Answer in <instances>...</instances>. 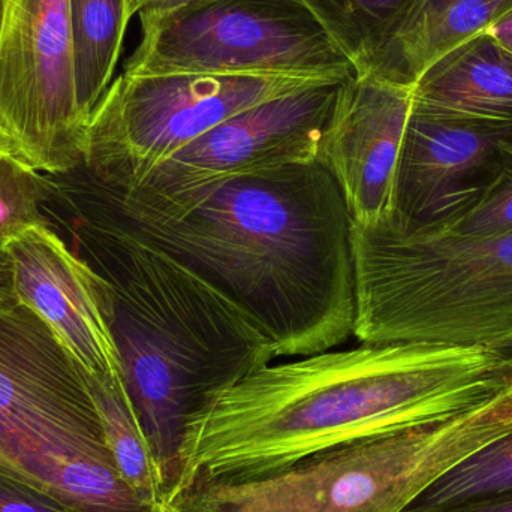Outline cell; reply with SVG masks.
Masks as SVG:
<instances>
[{
  "label": "cell",
  "mask_w": 512,
  "mask_h": 512,
  "mask_svg": "<svg viewBox=\"0 0 512 512\" xmlns=\"http://www.w3.org/2000/svg\"><path fill=\"white\" fill-rule=\"evenodd\" d=\"M57 177L218 289L254 321L276 358L331 351L354 337V221L322 162L170 192L116 191L81 165Z\"/></svg>",
  "instance_id": "6da1fadb"
},
{
  "label": "cell",
  "mask_w": 512,
  "mask_h": 512,
  "mask_svg": "<svg viewBox=\"0 0 512 512\" xmlns=\"http://www.w3.org/2000/svg\"><path fill=\"white\" fill-rule=\"evenodd\" d=\"M511 388V361L487 348L360 343L267 364L201 421L192 471L256 477L459 414Z\"/></svg>",
  "instance_id": "7a4b0ae2"
},
{
  "label": "cell",
  "mask_w": 512,
  "mask_h": 512,
  "mask_svg": "<svg viewBox=\"0 0 512 512\" xmlns=\"http://www.w3.org/2000/svg\"><path fill=\"white\" fill-rule=\"evenodd\" d=\"M72 251L107 283L120 378L158 475L164 507L192 471L194 436L222 394L273 363L267 337L224 294L132 236L56 176Z\"/></svg>",
  "instance_id": "3957f363"
},
{
  "label": "cell",
  "mask_w": 512,
  "mask_h": 512,
  "mask_svg": "<svg viewBox=\"0 0 512 512\" xmlns=\"http://www.w3.org/2000/svg\"><path fill=\"white\" fill-rule=\"evenodd\" d=\"M360 343L487 348L512 337V234L354 224Z\"/></svg>",
  "instance_id": "277c9868"
},
{
  "label": "cell",
  "mask_w": 512,
  "mask_h": 512,
  "mask_svg": "<svg viewBox=\"0 0 512 512\" xmlns=\"http://www.w3.org/2000/svg\"><path fill=\"white\" fill-rule=\"evenodd\" d=\"M0 474L68 512H162L120 474L83 367L23 304L0 312Z\"/></svg>",
  "instance_id": "5b68a950"
},
{
  "label": "cell",
  "mask_w": 512,
  "mask_h": 512,
  "mask_svg": "<svg viewBox=\"0 0 512 512\" xmlns=\"http://www.w3.org/2000/svg\"><path fill=\"white\" fill-rule=\"evenodd\" d=\"M512 430V388L423 426L310 454L256 477L195 469L162 512H403L430 484Z\"/></svg>",
  "instance_id": "8992f818"
},
{
  "label": "cell",
  "mask_w": 512,
  "mask_h": 512,
  "mask_svg": "<svg viewBox=\"0 0 512 512\" xmlns=\"http://www.w3.org/2000/svg\"><path fill=\"white\" fill-rule=\"evenodd\" d=\"M126 74H212L346 80L351 62L301 0H206L141 18Z\"/></svg>",
  "instance_id": "52a82bcc"
},
{
  "label": "cell",
  "mask_w": 512,
  "mask_h": 512,
  "mask_svg": "<svg viewBox=\"0 0 512 512\" xmlns=\"http://www.w3.org/2000/svg\"><path fill=\"white\" fill-rule=\"evenodd\" d=\"M312 83L319 81L123 72L90 116L81 167L108 188L131 191L165 159L234 114Z\"/></svg>",
  "instance_id": "ba28073f"
},
{
  "label": "cell",
  "mask_w": 512,
  "mask_h": 512,
  "mask_svg": "<svg viewBox=\"0 0 512 512\" xmlns=\"http://www.w3.org/2000/svg\"><path fill=\"white\" fill-rule=\"evenodd\" d=\"M89 120L78 102L69 0H3L0 134L42 174L83 162Z\"/></svg>",
  "instance_id": "9c48e42d"
},
{
  "label": "cell",
  "mask_w": 512,
  "mask_h": 512,
  "mask_svg": "<svg viewBox=\"0 0 512 512\" xmlns=\"http://www.w3.org/2000/svg\"><path fill=\"white\" fill-rule=\"evenodd\" d=\"M349 78L312 83L234 114L165 159L131 191H182L319 161L325 132Z\"/></svg>",
  "instance_id": "30bf717a"
},
{
  "label": "cell",
  "mask_w": 512,
  "mask_h": 512,
  "mask_svg": "<svg viewBox=\"0 0 512 512\" xmlns=\"http://www.w3.org/2000/svg\"><path fill=\"white\" fill-rule=\"evenodd\" d=\"M512 126L411 111L391 224L442 231L465 218L486 194L504 159Z\"/></svg>",
  "instance_id": "8fae6325"
},
{
  "label": "cell",
  "mask_w": 512,
  "mask_h": 512,
  "mask_svg": "<svg viewBox=\"0 0 512 512\" xmlns=\"http://www.w3.org/2000/svg\"><path fill=\"white\" fill-rule=\"evenodd\" d=\"M411 111V87L372 74H354L343 86L319 162L339 183L355 225L379 227L394 218Z\"/></svg>",
  "instance_id": "7c38bea8"
},
{
  "label": "cell",
  "mask_w": 512,
  "mask_h": 512,
  "mask_svg": "<svg viewBox=\"0 0 512 512\" xmlns=\"http://www.w3.org/2000/svg\"><path fill=\"white\" fill-rule=\"evenodd\" d=\"M5 246L18 303L39 316L87 375L120 378L105 280L51 227L29 228Z\"/></svg>",
  "instance_id": "4fadbf2b"
},
{
  "label": "cell",
  "mask_w": 512,
  "mask_h": 512,
  "mask_svg": "<svg viewBox=\"0 0 512 512\" xmlns=\"http://www.w3.org/2000/svg\"><path fill=\"white\" fill-rule=\"evenodd\" d=\"M412 110L512 126V54L487 32L469 39L418 78Z\"/></svg>",
  "instance_id": "5bb4252c"
},
{
  "label": "cell",
  "mask_w": 512,
  "mask_h": 512,
  "mask_svg": "<svg viewBox=\"0 0 512 512\" xmlns=\"http://www.w3.org/2000/svg\"><path fill=\"white\" fill-rule=\"evenodd\" d=\"M511 9L512 0H415L393 41L361 74L412 89L433 63Z\"/></svg>",
  "instance_id": "9a60e30c"
},
{
  "label": "cell",
  "mask_w": 512,
  "mask_h": 512,
  "mask_svg": "<svg viewBox=\"0 0 512 512\" xmlns=\"http://www.w3.org/2000/svg\"><path fill=\"white\" fill-rule=\"evenodd\" d=\"M78 102L87 120L113 83L131 15L128 0H69Z\"/></svg>",
  "instance_id": "2e32d148"
},
{
  "label": "cell",
  "mask_w": 512,
  "mask_h": 512,
  "mask_svg": "<svg viewBox=\"0 0 512 512\" xmlns=\"http://www.w3.org/2000/svg\"><path fill=\"white\" fill-rule=\"evenodd\" d=\"M355 74L366 72L405 23L415 0H301Z\"/></svg>",
  "instance_id": "e0dca14e"
},
{
  "label": "cell",
  "mask_w": 512,
  "mask_h": 512,
  "mask_svg": "<svg viewBox=\"0 0 512 512\" xmlns=\"http://www.w3.org/2000/svg\"><path fill=\"white\" fill-rule=\"evenodd\" d=\"M86 379L120 474L146 504L164 510L155 465L122 379L95 378L87 373Z\"/></svg>",
  "instance_id": "ac0fdd59"
},
{
  "label": "cell",
  "mask_w": 512,
  "mask_h": 512,
  "mask_svg": "<svg viewBox=\"0 0 512 512\" xmlns=\"http://www.w3.org/2000/svg\"><path fill=\"white\" fill-rule=\"evenodd\" d=\"M512 493V430L457 463L406 511L426 512Z\"/></svg>",
  "instance_id": "d6986e66"
},
{
  "label": "cell",
  "mask_w": 512,
  "mask_h": 512,
  "mask_svg": "<svg viewBox=\"0 0 512 512\" xmlns=\"http://www.w3.org/2000/svg\"><path fill=\"white\" fill-rule=\"evenodd\" d=\"M53 192L50 174L15 158L0 156V240L8 242L33 227H50L42 213Z\"/></svg>",
  "instance_id": "ffe728a7"
},
{
  "label": "cell",
  "mask_w": 512,
  "mask_h": 512,
  "mask_svg": "<svg viewBox=\"0 0 512 512\" xmlns=\"http://www.w3.org/2000/svg\"><path fill=\"white\" fill-rule=\"evenodd\" d=\"M457 233L499 236L512 234V137L504 144V159L498 176L480 203L450 230Z\"/></svg>",
  "instance_id": "44dd1931"
},
{
  "label": "cell",
  "mask_w": 512,
  "mask_h": 512,
  "mask_svg": "<svg viewBox=\"0 0 512 512\" xmlns=\"http://www.w3.org/2000/svg\"><path fill=\"white\" fill-rule=\"evenodd\" d=\"M0 512H68L50 496L0 474Z\"/></svg>",
  "instance_id": "7402d4cb"
},
{
  "label": "cell",
  "mask_w": 512,
  "mask_h": 512,
  "mask_svg": "<svg viewBox=\"0 0 512 512\" xmlns=\"http://www.w3.org/2000/svg\"><path fill=\"white\" fill-rule=\"evenodd\" d=\"M203 2L206 0H128V11L131 18L138 15L141 20V18L173 14Z\"/></svg>",
  "instance_id": "603a6c76"
},
{
  "label": "cell",
  "mask_w": 512,
  "mask_h": 512,
  "mask_svg": "<svg viewBox=\"0 0 512 512\" xmlns=\"http://www.w3.org/2000/svg\"><path fill=\"white\" fill-rule=\"evenodd\" d=\"M17 292H15L14 267L8 254L5 242L0 240V312L14 309L18 306Z\"/></svg>",
  "instance_id": "cb8c5ba5"
},
{
  "label": "cell",
  "mask_w": 512,
  "mask_h": 512,
  "mask_svg": "<svg viewBox=\"0 0 512 512\" xmlns=\"http://www.w3.org/2000/svg\"><path fill=\"white\" fill-rule=\"evenodd\" d=\"M403 512L411 511L405 510ZM426 512H512V493L511 495L480 499V501L465 502V504H457L453 505V507Z\"/></svg>",
  "instance_id": "d4e9b609"
},
{
  "label": "cell",
  "mask_w": 512,
  "mask_h": 512,
  "mask_svg": "<svg viewBox=\"0 0 512 512\" xmlns=\"http://www.w3.org/2000/svg\"><path fill=\"white\" fill-rule=\"evenodd\" d=\"M487 33L512 54V9L499 18Z\"/></svg>",
  "instance_id": "484cf974"
},
{
  "label": "cell",
  "mask_w": 512,
  "mask_h": 512,
  "mask_svg": "<svg viewBox=\"0 0 512 512\" xmlns=\"http://www.w3.org/2000/svg\"><path fill=\"white\" fill-rule=\"evenodd\" d=\"M492 351L498 352L499 355L507 358L512 363V337L499 343V345L493 346Z\"/></svg>",
  "instance_id": "4316f807"
},
{
  "label": "cell",
  "mask_w": 512,
  "mask_h": 512,
  "mask_svg": "<svg viewBox=\"0 0 512 512\" xmlns=\"http://www.w3.org/2000/svg\"><path fill=\"white\" fill-rule=\"evenodd\" d=\"M5 153H9L8 144H6L5 138L0 134V156L5 155Z\"/></svg>",
  "instance_id": "83f0119b"
},
{
  "label": "cell",
  "mask_w": 512,
  "mask_h": 512,
  "mask_svg": "<svg viewBox=\"0 0 512 512\" xmlns=\"http://www.w3.org/2000/svg\"><path fill=\"white\" fill-rule=\"evenodd\" d=\"M3 20V0H0V29H2Z\"/></svg>",
  "instance_id": "f1b7e54d"
}]
</instances>
